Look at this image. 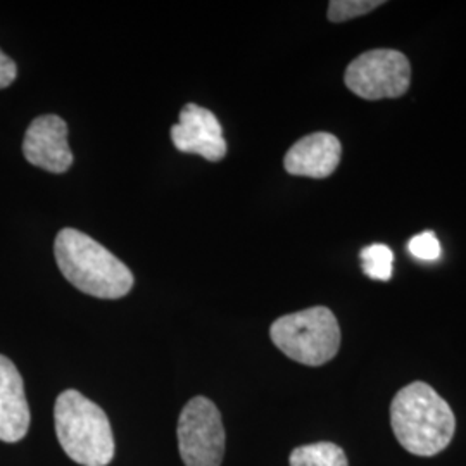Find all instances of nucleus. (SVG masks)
<instances>
[{
    "label": "nucleus",
    "mask_w": 466,
    "mask_h": 466,
    "mask_svg": "<svg viewBox=\"0 0 466 466\" xmlns=\"http://www.w3.org/2000/svg\"><path fill=\"white\" fill-rule=\"evenodd\" d=\"M16 63L0 52V88H5L16 80Z\"/></svg>",
    "instance_id": "2eb2a0df"
},
{
    "label": "nucleus",
    "mask_w": 466,
    "mask_h": 466,
    "mask_svg": "<svg viewBox=\"0 0 466 466\" xmlns=\"http://www.w3.org/2000/svg\"><path fill=\"white\" fill-rule=\"evenodd\" d=\"M390 425L400 446L417 456H435L454 437L456 418L450 404L429 383L402 387L390 404Z\"/></svg>",
    "instance_id": "f257e3e1"
},
{
    "label": "nucleus",
    "mask_w": 466,
    "mask_h": 466,
    "mask_svg": "<svg viewBox=\"0 0 466 466\" xmlns=\"http://www.w3.org/2000/svg\"><path fill=\"white\" fill-rule=\"evenodd\" d=\"M269 335L283 354L306 367H321L340 348L339 321L329 308L317 306L279 318Z\"/></svg>",
    "instance_id": "20e7f679"
},
{
    "label": "nucleus",
    "mask_w": 466,
    "mask_h": 466,
    "mask_svg": "<svg viewBox=\"0 0 466 466\" xmlns=\"http://www.w3.org/2000/svg\"><path fill=\"white\" fill-rule=\"evenodd\" d=\"M23 154L30 165L49 173H65L73 165L67 146V125L63 117L44 115L34 119L23 140Z\"/></svg>",
    "instance_id": "6e6552de"
},
{
    "label": "nucleus",
    "mask_w": 466,
    "mask_h": 466,
    "mask_svg": "<svg viewBox=\"0 0 466 466\" xmlns=\"http://www.w3.org/2000/svg\"><path fill=\"white\" fill-rule=\"evenodd\" d=\"M30 406L15 363L0 354V441L17 442L30 429Z\"/></svg>",
    "instance_id": "9d476101"
},
{
    "label": "nucleus",
    "mask_w": 466,
    "mask_h": 466,
    "mask_svg": "<svg viewBox=\"0 0 466 466\" xmlns=\"http://www.w3.org/2000/svg\"><path fill=\"white\" fill-rule=\"evenodd\" d=\"M178 448L185 466H219L225 454V429L215 402L198 396L178 418Z\"/></svg>",
    "instance_id": "423d86ee"
},
{
    "label": "nucleus",
    "mask_w": 466,
    "mask_h": 466,
    "mask_svg": "<svg viewBox=\"0 0 466 466\" xmlns=\"http://www.w3.org/2000/svg\"><path fill=\"white\" fill-rule=\"evenodd\" d=\"M342 146L332 134L318 132L298 140L285 154L283 167L294 177L327 178L340 163Z\"/></svg>",
    "instance_id": "1a4fd4ad"
},
{
    "label": "nucleus",
    "mask_w": 466,
    "mask_h": 466,
    "mask_svg": "<svg viewBox=\"0 0 466 466\" xmlns=\"http://www.w3.org/2000/svg\"><path fill=\"white\" fill-rule=\"evenodd\" d=\"M344 80L361 99H398L411 85V66L400 50H370L350 63Z\"/></svg>",
    "instance_id": "39448f33"
},
{
    "label": "nucleus",
    "mask_w": 466,
    "mask_h": 466,
    "mask_svg": "<svg viewBox=\"0 0 466 466\" xmlns=\"http://www.w3.org/2000/svg\"><path fill=\"white\" fill-rule=\"evenodd\" d=\"M394 254L390 248L383 244H373L361 250V267L363 273L371 280L387 282L392 279Z\"/></svg>",
    "instance_id": "f8f14e48"
},
{
    "label": "nucleus",
    "mask_w": 466,
    "mask_h": 466,
    "mask_svg": "<svg viewBox=\"0 0 466 466\" xmlns=\"http://www.w3.org/2000/svg\"><path fill=\"white\" fill-rule=\"evenodd\" d=\"M54 254L67 282L88 296L119 299L134 287L130 268L80 230L63 228L57 233Z\"/></svg>",
    "instance_id": "f03ea898"
},
{
    "label": "nucleus",
    "mask_w": 466,
    "mask_h": 466,
    "mask_svg": "<svg viewBox=\"0 0 466 466\" xmlns=\"http://www.w3.org/2000/svg\"><path fill=\"white\" fill-rule=\"evenodd\" d=\"M59 444L84 466H107L115 458V437L109 418L94 400L78 390L59 394L54 408Z\"/></svg>",
    "instance_id": "7ed1b4c3"
},
{
    "label": "nucleus",
    "mask_w": 466,
    "mask_h": 466,
    "mask_svg": "<svg viewBox=\"0 0 466 466\" xmlns=\"http://www.w3.org/2000/svg\"><path fill=\"white\" fill-rule=\"evenodd\" d=\"M290 466H350L342 448L333 442H315L299 446L290 452Z\"/></svg>",
    "instance_id": "9b49d317"
},
{
    "label": "nucleus",
    "mask_w": 466,
    "mask_h": 466,
    "mask_svg": "<svg viewBox=\"0 0 466 466\" xmlns=\"http://www.w3.org/2000/svg\"><path fill=\"white\" fill-rule=\"evenodd\" d=\"M175 147L187 154H199L208 161H221L227 154V140L218 117L198 104H187L180 121L171 127Z\"/></svg>",
    "instance_id": "0eeeda50"
},
{
    "label": "nucleus",
    "mask_w": 466,
    "mask_h": 466,
    "mask_svg": "<svg viewBox=\"0 0 466 466\" xmlns=\"http://www.w3.org/2000/svg\"><path fill=\"white\" fill-rule=\"evenodd\" d=\"M408 250L421 261H435V259L441 258V252H442L441 242L433 232H423L415 235L408 244Z\"/></svg>",
    "instance_id": "4468645a"
},
{
    "label": "nucleus",
    "mask_w": 466,
    "mask_h": 466,
    "mask_svg": "<svg viewBox=\"0 0 466 466\" xmlns=\"http://www.w3.org/2000/svg\"><path fill=\"white\" fill-rule=\"evenodd\" d=\"M382 4V0H332L329 4V19L332 23H344L354 17L365 16Z\"/></svg>",
    "instance_id": "ddd939ff"
}]
</instances>
